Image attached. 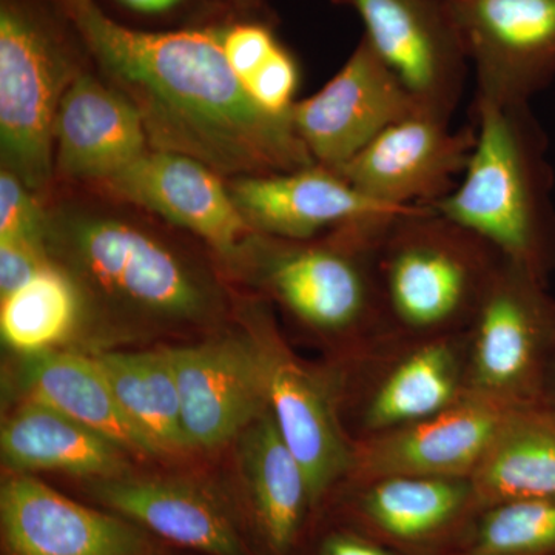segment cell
Instances as JSON below:
<instances>
[{"label": "cell", "instance_id": "obj_10", "mask_svg": "<svg viewBox=\"0 0 555 555\" xmlns=\"http://www.w3.org/2000/svg\"><path fill=\"white\" fill-rule=\"evenodd\" d=\"M474 142V127L452 130L449 120L418 108L378 134L337 173L382 206L434 207L459 184Z\"/></svg>", "mask_w": 555, "mask_h": 555}, {"label": "cell", "instance_id": "obj_14", "mask_svg": "<svg viewBox=\"0 0 555 555\" xmlns=\"http://www.w3.org/2000/svg\"><path fill=\"white\" fill-rule=\"evenodd\" d=\"M87 189L145 208L204 241L230 264H238L257 233L233 203L228 179L181 153L150 149L120 173Z\"/></svg>", "mask_w": 555, "mask_h": 555}, {"label": "cell", "instance_id": "obj_36", "mask_svg": "<svg viewBox=\"0 0 555 555\" xmlns=\"http://www.w3.org/2000/svg\"><path fill=\"white\" fill-rule=\"evenodd\" d=\"M228 2L243 11L258 10L262 5V0H228Z\"/></svg>", "mask_w": 555, "mask_h": 555}, {"label": "cell", "instance_id": "obj_9", "mask_svg": "<svg viewBox=\"0 0 555 555\" xmlns=\"http://www.w3.org/2000/svg\"><path fill=\"white\" fill-rule=\"evenodd\" d=\"M467 61L476 98L531 102L555 79V0H443Z\"/></svg>", "mask_w": 555, "mask_h": 555}, {"label": "cell", "instance_id": "obj_28", "mask_svg": "<svg viewBox=\"0 0 555 555\" xmlns=\"http://www.w3.org/2000/svg\"><path fill=\"white\" fill-rule=\"evenodd\" d=\"M456 555H555V496L481 507Z\"/></svg>", "mask_w": 555, "mask_h": 555}, {"label": "cell", "instance_id": "obj_33", "mask_svg": "<svg viewBox=\"0 0 555 555\" xmlns=\"http://www.w3.org/2000/svg\"><path fill=\"white\" fill-rule=\"evenodd\" d=\"M315 555H400L371 535L345 525L331 529L320 540Z\"/></svg>", "mask_w": 555, "mask_h": 555}, {"label": "cell", "instance_id": "obj_26", "mask_svg": "<svg viewBox=\"0 0 555 555\" xmlns=\"http://www.w3.org/2000/svg\"><path fill=\"white\" fill-rule=\"evenodd\" d=\"M94 358L107 375L124 412L158 454L189 449L169 349L107 352Z\"/></svg>", "mask_w": 555, "mask_h": 555}, {"label": "cell", "instance_id": "obj_5", "mask_svg": "<svg viewBox=\"0 0 555 555\" xmlns=\"http://www.w3.org/2000/svg\"><path fill=\"white\" fill-rule=\"evenodd\" d=\"M505 261L488 241L436 208L400 211L377 247L387 331L404 337L466 332Z\"/></svg>", "mask_w": 555, "mask_h": 555}, {"label": "cell", "instance_id": "obj_30", "mask_svg": "<svg viewBox=\"0 0 555 555\" xmlns=\"http://www.w3.org/2000/svg\"><path fill=\"white\" fill-rule=\"evenodd\" d=\"M299 72L297 62L283 46H278L272 54L244 82L250 96L272 115H292L295 93L298 90Z\"/></svg>", "mask_w": 555, "mask_h": 555}, {"label": "cell", "instance_id": "obj_35", "mask_svg": "<svg viewBox=\"0 0 555 555\" xmlns=\"http://www.w3.org/2000/svg\"><path fill=\"white\" fill-rule=\"evenodd\" d=\"M543 403L551 404V406L555 408V356L553 358V363H551L550 372H547Z\"/></svg>", "mask_w": 555, "mask_h": 555}, {"label": "cell", "instance_id": "obj_34", "mask_svg": "<svg viewBox=\"0 0 555 555\" xmlns=\"http://www.w3.org/2000/svg\"><path fill=\"white\" fill-rule=\"evenodd\" d=\"M118 2L138 13L159 14L175 9L182 0H118Z\"/></svg>", "mask_w": 555, "mask_h": 555}, {"label": "cell", "instance_id": "obj_25", "mask_svg": "<svg viewBox=\"0 0 555 555\" xmlns=\"http://www.w3.org/2000/svg\"><path fill=\"white\" fill-rule=\"evenodd\" d=\"M0 448L14 470H62L98 480L122 476V449L56 409L30 400L2 427Z\"/></svg>", "mask_w": 555, "mask_h": 555}, {"label": "cell", "instance_id": "obj_11", "mask_svg": "<svg viewBox=\"0 0 555 555\" xmlns=\"http://www.w3.org/2000/svg\"><path fill=\"white\" fill-rule=\"evenodd\" d=\"M418 108L404 83L363 38L323 89L295 102L292 120L317 166L337 171Z\"/></svg>", "mask_w": 555, "mask_h": 555}, {"label": "cell", "instance_id": "obj_29", "mask_svg": "<svg viewBox=\"0 0 555 555\" xmlns=\"http://www.w3.org/2000/svg\"><path fill=\"white\" fill-rule=\"evenodd\" d=\"M46 199L31 192L16 175L0 171V243L30 241L46 244Z\"/></svg>", "mask_w": 555, "mask_h": 555}, {"label": "cell", "instance_id": "obj_2", "mask_svg": "<svg viewBox=\"0 0 555 555\" xmlns=\"http://www.w3.org/2000/svg\"><path fill=\"white\" fill-rule=\"evenodd\" d=\"M61 185L46 199V246L76 286L155 320L195 321L214 312V287L160 235L163 219L96 190Z\"/></svg>", "mask_w": 555, "mask_h": 555}, {"label": "cell", "instance_id": "obj_1", "mask_svg": "<svg viewBox=\"0 0 555 555\" xmlns=\"http://www.w3.org/2000/svg\"><path fill=\"white\" fill-rule=\"evenodd\" d=\"M100 78L141 115L150 147L198 159L224 179L315 166L292 115L258 105L230 67L221 27L144 31L96 0H53Z\"/></svg>", "mask_w": 555, "mask_h": 555}, {"label": "cell", "instance_id": "obj_13", "mask_svg": "<svg viewBox=\"0 0 555 555\" xmlns=\"http://www.w3.org/2000/svg\"><path fill=\"white\" fill-rule=\"evenodd\" d=\"M360 14L367 42L425 112L451 122L467 61L443 0H338Z\"/></svg>", "mask_w": 555, "mask_h": 555}, {"label": "cell", "instance_id": "obj_7", "mask_svg": "<svg viewBox=\"0 0 555 555\" xmlns=\"http://www.w3.org/2000/svg\"><path fill=\"white\" fill-rule=\"evenodd\" d=\"M353 443L436 415L469 397L467 337L387 334L327 367Z\"/></svg>", "mask_w": 555, "mask_h": 555}, {"label": "cell", "instance_id": "obj_23", "mask_svg": "<svg viewBox=\"0 0 555 555\" xmlns=\"http://www.w3.org/2000/svg\"><path fill=\"white\" fill-rule=\"evenodd\" d=\"M22 375L31 400L90 427L124 452L158 454L124 412L96 358L43 350L28 357Z\"/></svg>", "mask_w": 555, "mask_h": 555}, {"label": "cell", "instance_id": "obj_8", "mask_svg": "<svg viewBox=\"0 0 555 555\" xmlns=\"http://www.w3.org/2000/svg\"><path fill=\"white\" fill-rule=\"evenodd\" d=\"M467 337V393L513 409L543 403L555 356V298L550 284L503 262Z\"/></svg>", "mask_w": 555, "mask_h": 555}, {"label": "cell", "instance_id": "obj_21", "mask_svg": "<svg viewBox=\"0 0 555 555\" xmlns=\"http://www.w3.org/2000/svg\"><path fill=\"white\" fill-rule=\"evenodd\" d=\"M93 495L170 545L203 555H251L233 511L198 485L120 476L98 481Z\"/></svg>", "mask_w": 555, "mask_h": 555}, {"label": "cell", "instance_id": "obj_31", "mask_svg": "<svg viewBox=\"0 0 555 555\" xmlns=\"http://www.w3.org/2000/svg\"><path fill=\"white\" fill-rule=\"evenodd\" d=\"M221 38L230 67L243 83L280 46L269 27L257 22L225 25L221 27Z\"/></svg>", "mask_w": 555, "mask_h": 555}, {"label": "cell", "instance_id": "obj_4", "mask_svg": "<svg viewBox=\"0 0 555 555\" xmlns=\"http://www.w3.org/2000/svg\"><path fill=\"white\" fill-rule=\"evenodd\" d=\"M397 214L360 219L306 241L255 233L240 262L301 326L337 341L343 360L389 334L377 247Z\"/></svg>", "mask_w": 555, "mask_h": 555}, {"label": "cell", "instance_id": "obj_22", "mask_svg": "<svg viewBox=\"0 0 555 555\" xmlns=\"http://www.w3.org/2000/svg\"><path fill=\"white\" fill-rule=\"evenodd\" d=\"M243 476L248 511L269 555H292L315 513L308 477L281 437L272 411L244 430Z\"/></svg>", "mask_w": 555, "mask_h": 555}, {"label": "cell", "instance_id": "obj_17", "mask_svg": "<svg viewBox=\"0 0 555 555\" xmlns=\"http://www.w3.org/2000/svg\"><path fill=\"white\" fill-rule=\"evenodd\" d=\"M0 525L7 555H159L141 526L73 502L25 474L3 481Z\"/></svg>", "mask_w": 555, "mask_h": 555}, {"label": "cell", "instance_id": "obj_15", "mask_svg": "<svg viewBox=\"0 0 555 555\" xmlns=\"http://www.w3.org/2000/svg\"><path fill=\"white\" fill-rule=\"evenodd\" d=\"M169 352L189 448L221 447L268 411L264 339H222Z\"/></svg>", "mask_w": 555, "mask_h": 555}, {"label": "cell", "instance_id": "obj_6", "mask_svg": "<svg viewBox=\"0 0 555 555\" xmlns=\"http://www.w3.org/2000/svg\"><path fill=\"white\" fill-rule=\"evenodd\" d=\"M86 51L53 0H0V158L31 192L54 190V122Z\"/></svg>", "mask_w": 555, "mask_h": 555}, {"label": "cell", "instance_id": "obj_19", "mask_svg": "<svg viewBox=\"0 0 555 555\" xmlns=\"http://www.w3.org/2000/svg\"><path fill=\"white\" fill-rule=\"evenodd\" d=\"M138 109L83 69L62 98L54 122V185L101 184L149 152Z\"/></svg>", "mask_w": 555, "mask_h": 555}, {"label": "cell", "instance_id": "obj_12", "mask_svg": "<svg viewBox=\"0 0 555 555\" xmlns=\"http://www.w3.org/2000/svg\"><path fill=\"white\" fill-rule=\"evenodd\" d=\"M337 491L346 494L347 525L400 555H456L480 511L470 478L387 476Z\"/></svg>", "mask_w": 555, "mask_h": 555}, {"label": "cell", "instance_id": "obj_27", "mask_svg": "<svg viewBox=\"0 0 555 555\" xmlns=\"http://www.w3.org/2000/svg\"><path fill=\"white\" fill-rule=\"evenodd\" d=\"M0 301L3 343L28 356L49 350L67 337L80 309L78 287L53 261L30 283Z\"/></svg>", "mask_w": 555, "mask_h": 555}, {"label": "cell", "instance_id": "obj_3", "mask_svg": "<svg viewBox=\"0 0 555 555\" xmlns=\"http://www.w3.org/2000/svg\"><path fill=\"white\" fill-rule=\"evenodd\" d=\"M473 115L476 142L465 173L433 208L550 284L555 203L545 130L531 102L474 98Z\"/></svg>", "mask_w": 555, "mask_h": 555}, {"label": "cell", "instance_id": "obj_32", "mask_svg": "<svg viewBox=\"0 0 555 555\" xmlns=\"http://www.w3.org/2000/svg\"><path fill=\"white\" fill-rule=\"evenodd\" d=\"M50 264L46 244L30 241L0 243V299L20 291Z\"/></svg>", "mask_w": 555, "mask_h": 555}, {"label": "cell", "instance_id": "obj_18", "mask_svg": "<svg viewBox=\"0 0 555 555\" xmlns=\"http://www.w3.org/2000/svg\"><path fill=\"white\" fill-rule=\"evenodd\" d=\"M507 411L467 397L436 415L357 441L346 481L387 476L473 478Z\"/></svg>", "mask_w": 555, "mask_h": 555}, {"label": "cell", "instance_id": "obj_20", "mask_svg": "<svg viewBox=\"0 0 555 555\" xmlns=\"http://www.w3.org/2000/svg\"><path fill=\"white\" fill-rule=\"evenodd\" d=\"M233 203L259 235L306 241L331 230L408 208L382 206L337 171L312 166L286 173L228 179Z\"/></svg>", "mask_w": 555, "mask_h": 555}, {"label": "cell", "instance_id": "obj_24", "mask_svg": "<svg viewBox=\"0 0 555 555\" xmlns=\"http://www.w3.org/2000/svg\"><path fill=\"white\" fill-rule=\"evenodd\" d=\"M470 481L480 509L555 496V408L509 409Z\"/></svg>", "mask_w": 555, "mask_h": 555}, {"label": "cell", "instance_id": "obj_16", "mask_svg": "<svg viewBox=\"0 0 555 555\" xmlns=\"http://www.w3.org/2000/svg\"><path fill=\"white\" fill-rule=\"evenodd\" d=\"M262 339L269 361V409L305 469L318 511L349 477L353 441L343 425L327 369L306 366L272 332Z\"/></svg>", "mask_w": 555, "mask_h": 555}]
</instances>
